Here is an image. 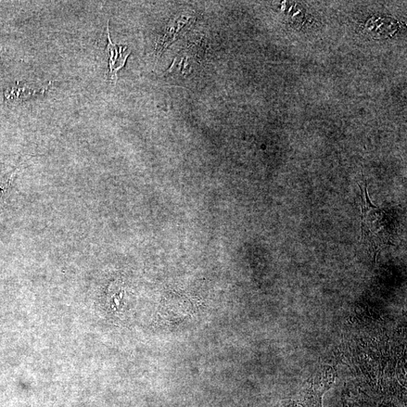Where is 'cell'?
Returning <instances> with one entry per match:
<instances>
[{"label": "cell", "instance_id": "3", "mask_svg": "<svg viewBox=\"0 0 407 407\" xmlns=\"http://www.w3.org/2000/svg\"><path fill=\"white\" fill-rule=\"evenodd\" d=\"M108 39H109V45L107 46V50L110 51V66L111 78L112 79H113L114 78L117 79V71L119 70L120 68L124 66L125 62H122L117 58L120 54L118 51V47L116 46L115 45H113L111 43L109 34H108Z\"/></svg>", "mask_w": 407, "mask_h": 407}, {"label": "cell", "instance_id": "2", "mask_svg": "<svg viewBox=\"0 0 407 407\" xmlns=\"http://www.w3.org/2000/svg\"><path fill=\"white\" fill-rule=\"evenodd\" d=\"M336 377L333 366L321 365L292 394L287 407H323L324 393L333 387Z\"/></svg>", "mask_w": 407, "mask_h": 407}, {"label": "cell", "instance_id": "1", "mask_svg": "<svg viewBox=\"0 0 407 407\" xmlns=\"http://www.w3.org/2000/svg\"><path fill=\"white\" fill-rule=\"evenodd\" d=\"M361 239L369 253L375 260L381 249L391 245L390 239L396 231V221L391 214L373 205L369 198L366 184L364 191H361Z\"/></svg>", "mask_w": 407, "mask_h": 407}, {"label": "cell", "instance_id": "5", "mask_svg": "<svg viewBox=\"0 0 407 407\" xmlns=\"http://www.w3.org/2000/svg\"><path fill=\"white\" fill-rule=\"evenodd\" d=\"M343 407H358V406L350 399H345V401L343 402Z\"/></svg>", "mask_w": 407, "mask_h": 407}, {"label": "cell", "instance_id": "4", "mask_svg": "<svg viewBox=\"0 0 407 407\" xmlns=\"http://www.w3.org/2000/svg\"><path fill=\"white\" fill-rule=\"evenodd\" d=\"M16 171H16L14 173L8 175L5 178V179L1 183H0V199H2V197L4 196L5 193L6 192V190H7L9 186L10 185L11 180H12V177H14V173Z\"/></svg>", "mask_w": 407, "mask_h": 407}]
</instances>
